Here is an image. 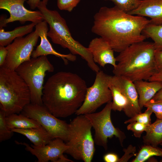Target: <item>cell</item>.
<instances>
[{"instance_id": "cell-27", "label": "cell", "mask_w": 162, "mask_h": 162, "mask_svg": "<svg viewBox=\"0 0 162 162\" xmlns=\"http://www.w3.org/2000/svg\"><path fill=\"white\" fill-rule=\"evenodd\" d=\"M152 113V112L150 110L147 108L144 112L136 115L129 119L125 121L124 123L128 124L133 122H137L146 125H149L151 124V116Z\"/></svg>"}, {"instance_id": "cell-2", "label": "cell", "mask_w": 162, "mask_h": 162, "mask_svg": "<svg viewBox=\"0 0 162 162\" xmlns=\"http://www.w3.org/2000/svg\"><path fill=\"white\" fill-rule=\"evenodd\" d=\"M87 88L85 81L77 74L58 72L44 86L43 104L55 116L67 117L75 114L82 105Z\"/></svg>"}, {"instance_id": "cell-17", "label": "cell", "mask_w": 162, "mask_h": 162, "mask_svg": "<svg viewBox=\"0 0 162 162\" xmlns=\"http://www.w3.org/2000/svg\"><path fill=\"white\" fill-rule=\"evenodd\" d=\"M128 14L150 18L149 24L162 25V0H142L138 7Z\"/></svg>"}, {"instance_id": "cell-3", "label": "cell", "mask_w": 162, "mask_h": 162, "mask_svg": "<svg viewBox=\"0 0 162 162\" xmlns=\"http://www.w3.org/2000/svg\"><path fill=\"white\" fill-rule=\"evenodd\" d=\"M155 50L153 42L143 41L131 45L116 57L118 63L113 68V73L133 82L148 81L157 73Z\"/></svg>"}, {"instance_id": "cell-37", "label": "cell", "mask_w": 162, "mask_h": 162, "mask_svg": "<svg viewBox=\"0 0 162 162\" xmlns=\"http://www.w3.org/2000/svg\"><path fill=\"white\" fill-rule=\"evenodd\" d=\"M152 99L155 100L162 99V88L155 94Z\"/></svg>"}, {"instance_id": "cell-5", "label": "cell", "mask_w": 162, "mask_h": 162, "mask_svg": "<svg viewBox=\"0 0 162 162\" xmlns=\"http://www.w3.org/2000/svg\"><path fill=\"white\" fill-rule=\"evenodd\" d=\"M31 103L29 88L15 70L0 68V108L6 116L22 112Z\"/></svg>"}, {"instance_id": "cell-8", "label": "cell", "mask_w": 162, "mask_h": 162, "mask_svg": "<svg viewBox=\"0 0 162 162\" xmlns=\"http://www.w3.org/2000/svg\"><path fill=\"white\" fill-rule=\"evenodd\" d=\"M109 87L112 96V110L123 111L130 118L142 112L138 95L133 82L121 76H111Z\"/></svg>"}, {"instance_id": "cell-28", "label": "cell", "mask_w": 162, "mask_h": 162, "mask_svg": "<svg viewBox=\"0 0 162 162\" xmlns=\"http://www.w3.org/2000/svg\"><path fill=\"white\" fill-rule=\"evenodd\" d=\"M144 106L154 112L157 118L162 119V99H151L145 104Z\"/></svg>"}, {"instance_id": "cell-35", "label": "cell", "mask_w": 162, "mask_h": 162, "mask_svg": "<svg viewBox=\"0 0 162 162\" xmlns=\"http://www.w3.org/2000/svg\"><path fill=\"white\" fill-rule=\"evenodd\" d=\"M49 0H42V1L46 5ZM41 1V0H28L27 1V3L31 9L34 10L37 8L38 5Z\"/></svg>"}, {"instance_id": "cell-11", "label": "cell", "mask_w": 162, "mask_h": 162, "mask_svg": "<svg viewBox=\"0 0 162 162\" xmlns=\"http://www.w3.org/2000/svg\"><path fill=\"white\" fill-rule=\"evenodd\" d=\"M22 114L37 121L53 139L68 141L69 124L55 116L43 105L30 103L22 111Z\"/></svg>"}, {"instance_id": "cell-33", "label": "cell", "mask_w": 162, "mask_h": 162, "mask_svg": "<svg viewBox=\"0 0 162 162\" xmlns=\"http://www.w3.org/2000/svg\"><path fill=\"white\" fill-rule=\"evenodd\" d=\"M103 160L105 162H118L119 158L116 154L109 153L104 155Z\"/></svg>"}, {"instance_id": "cell-7", "label": "cell", "mask_w": 162, "mask_h": 162, "mask_svg": "<svg viewBox=\"0 0 162 162\" xmlns=\"http://www.w3.org/2000/svg\"><path fill=\"white\" fill-rule=\"evenodd\" d=\"M54 70L46 56H41L22 63L15 70L29 88L31 103L43 104L42 97L46 72H53Z\"/></svg>"}, {"instance_id": "cell-36", "label": "cell", "mask_w": 162, "mask_h": 162, "mask_svg": "<svg viewBox=\"0 0 162 162\" xmlns=\"http://www.w3.org/2000/svg\"><path fill=\"white\" fill-rule=\"evenodd\" d=\"M149 81H158L162 83V74L156 73L148 80Z\"/></svg>"}, {"instance_id": "cell-6", "label": "cell", "mask_w": 162, "mask_h": 162, "mask_svg": "<svg viewBox=\"0 0 162 162\" xmlns=\"http://www.w3.org/2000/svg\"><path fill=\"white\" fill-rule=\"evenodd\" d=\"M92 125L84 115H78L69 124L66 153L74 159L91 162L95 151Z\"/></svg>"}, {"instance_id": "cell-19", "label": "cell", "mask_w": 162, "mask_h": 162, "mask_svg": "<svg viewBox=\"0 0 162 162\" xmlns=\"http://www.w3.org/2000/svg\"><path fill=\"white\" fill-rule=\"evenodd\" d=\"M11 130L14 132L24 136L33 145L37 146H44L54 139L43 128L28 129L14 128Z\"/></svg>"}, {"instance_id": "cell-9", "label": "cell", "mask_w": 162, "mask_h": 162, "mask_svg": "<svg viewBox=\"0 0 162 162\" xmlns=\"http://www.w3.org/2000/svg\"><path fill=\"white\" fill-rule=\"evenodd\" d=\"M112 104V101L109 102L101 111L84 115L94 129L95 144L103 147L106 150L108 148V138L115 136L118 138L123 147V141L126 138L125 133L112 124L111 118Z\"/></svg>"}, {"instance_id": "cell-14", "label": "cell", "mask_w": 162, "mask_h": 162, "mask_svg": "<svg viewBox=\"0 0 162 162\" xmlns=\"http://www.w3.org/2000/svg\"><path fill=\"white\" fill-rule=\"evenodd\" d=\"M64 141L61 139L55 138L47 144L41 146L33 145L30 146L26 142H15L17 144L25 146V149L34 155L37 158L38 162H48L50 161L53 162H73L63 155L68 148Z\"/></svg>"}, {"instance_id": "cell-24", "label": "cell", "mask_w": 162, "mask_h": 162, "mask_svg": "<svg viewBox=\"0 0 162 162\" xmlns=\"http://www.w3.org/2000/svg\"><path fill=\"white\" fill-rule=\"evenodd\" d=\"M153 156L162 157V149L158 146L145 144L141 147L132 162H144Z\"/></svg>"}, {"instance_id": "cell-21", "label": "cell", "mask_w": 162, "mask_h": 162, "mask_svg": "<svg viewBox=\"0 0 162 162\" xmlns=\"http://www.w3.org/2000/svg\"><path fill=\"white\" fill-rule=\"evenodd\" d=\"M36 24L32 22L26 25L15 28L11 31H5L3 28H0V46H7L16 38L22 37L32 32Z\"/></svg>"}, {"instance_id": "cell-30", "label": "cell", "mask_w": 162, "mask_h": 162, "mask_svg": "<svg viewBox=\"0 0 162 162\" xmlns=\"http://www.w3.org/2000/svg\"><path fill=\"white\" fill-rule=\"evenodd\" d=\"M146 125L137 122H133L130 123L127 126L128 130L132 131L134 136L136 138H140L142 133L145 131Z\"/></svg>"}, {"instance_id": "cell-4", "label": "cell", "mask_w": 162, "mask_h": 162, "mask_svg": "<svg viewBox=\"0 0 162 162\" xmlns=\"http://www.w3.org/2000/svg\"><path fill=\"white\" fill-rule=\"evenodd\" d=\"M46 5L41 1L37 8L42 14L44 20L50 27L47 36L52 42L67 48L70 53L79 55L87 62L89 68L96 73L100 70L94 62L92 55L88 49L72 37L65 20L56 10L48 9Z\"/></svg>"}, {"instance_id": "cell-29", "label": "cell", "mask_w": 162, "mask_h": 162, "mask_svg": "<svg viewBox=\"0 0 162 162\" xmlns=\"http://www.w3.org/2000/svg\"><path fill=\"white\" fill-rule=\"evenodd\" d=\"M57 5L61 10L70 12L80 2V0H57Z\"/></svg>"}, {"instance_id": "cell-12", "label": "cell", "mask_w": 162, "mask_h": 162, "mask_svg": "<svg viewBox=\"0 0 162 162\" xmlns=\"http://www.w3.org/2000/svg\"><path fill=\"white\" fill-rule=\"evenodd\" d=\"M39 37L38 34L35 29L25 37L15 39L13 42L6 46L8 54L2 67L15 70L22 63L29 60Z\"/></svg>"}, {"instance_id": "cell-10", "label": "cell", "mask_w": 162, "mask_h": 162, "mask_svg": "<svg viewBox=\"0 0 162 162\" xmlns=\"http://www.w3.org/2000/svg\"><path fill=\"white\" fill-rule=\"evenodd\" d=\"M111 76L102 70L96 73L93 84L87 88L84 101L75 114L94 112L103 104L112 101V94L109 87Z\"/></svg>"}, {"instance_id": "cell-39", "label": "cell", "mask_w": 162, "mask_h": 162, "mask_svg": "<svg viewBox=\"0 0 162 162\" xmlns=\"http://www.w3.org/2000/svg\"><path fill=\"white\" fill-rule=\"evenodd\" d=\"M160 145L162 146V143L160 144Z\"/></svg>"}, {"instance_id": "cell-25", "label": "cell", "mask_w": 162, "mask_h": 162, "mask_svg": "<svg viewBox=\"0 0 162 162\" xmlns=\"http://www.w3.org/2000/svg\"><path fill=\"white\" fill-rule=\"evenodd\" d=\"M113 2L115 6L127 13L134 10L140 5L142 0H104Z\"/></svg>"}, {"instance_id": "cell-31", "label": "cell", "mask_w": 162, "mask_h": 162, "mask_svg": "<svg viewBox=\"0 0 162 162\" xmlns=\"http://www.w3.org/2000/svg\"><path fill=\"white\" fill-rule=\"evenodd\" d=\"M124 154L119 158L118 162H127L129 159L134 156H136V149L135 146L131 145H129L127 148H124Z\"/></svg>"}, {"instance_id": "cell-32", "label": "cell", "mask_w": 162, "mask_h": 162, "mask_svg": "<svg viewBox=\"0 0 162 162\" xmlns=\"http://www.w3.org/2000/svg\"><path fill=\"white\" fill-rule=\"evenodd\" d=\"M154 57L157 73L162 74V51L155 50Z\"/></svg>"}, {"instance_id": "cell-34", "label": "cell", "mask_w": 162, "mask_h": 162, "mask_svg": "<svg viewBox=\"0 0 162 162\" xmlns=\"http://www.w3.org/2000/svg\"><path fill=\"white\" fill-rule=\"evenodd\" d=\"M8 50L5 46H0V66L4 65L8 54Z\"/></svg>"}, {"instance_id": "cell-23", "label": "cell", "mask_w": 162, "mask_h": 162, "mask_svg": "<svg viewBox=\"0 0 162 162\" xmlns=\"http://www.w3.org/2000/svg\"><path fill=\"white\" fill-rule=\"evenodd\" d=\"M142 33L147 38L153 41L155 50L162 51V25L148 24L143 30Z\"/></svg>"}, {"instance_id": "cell-38", "label": "cell", "mask_w": 162, "mask_h": 162, "mask_svg": "<svg viewBox=\"0 0 162 162\" xmlns=\"http://www.w3.org/2000/svg\"><path fill=\"white\" fill-rule=\"evenodd\" d=\"M160 162H162V159L160 160Z\"/></svg>"}, {"instance_id": "cell-16", "label": "cell", "mask_w": 162, "mask_h": 162, "mask_svg": "<svg viewBox=\"0 0 162 162\" xmlns=\"http://www.w3.org/2000/svg\"><path fill=\"white\" fill-rule=\"evenodd\" d=\"M88 48L95 63L103 67L107 64L111 65L113 68L116 66L114 50L102 38H96L92 39Z\"/></svg>"}, {"instance_id": "cell-15", "label": "cell", "mask_w": 162, "mask_h": 162, "mask_svg": "<svg viewBox=\"0 0 162 162\" xmlns=\"http://www.w3.org/2000/svg\"><path fill=\"white\" fill-rule=\"evenodd\" d=\"M47 24L46 21L44 20L36 24L35 26V29L40 38V42L36 49L33 51L31 56L32 58H36L41 56L53 55L61 58L66 64H68V61H75L76 59V55L71 53L67 54H61L53 48L47 38L48 30Z\"/></svg>"}, {"instance_id": "cell-20", "label": "cell", "mask_w": 162, "mask_h": 162, "mask_svg": "<svg viewBox=\"0 0 162 162\" xmlns=\"http://www.w3.org/2000/svg\"><path fill=\"white\" fill-rule=\"evenodd\" d=\"M6 122L11 129H28L43 128L37 121L23 114L14 113L5 117Z\"/></svg>"}, {"instance_id": "cell-18", "label": "cell", "mask_w": 162, "mask_h": 162, "mask_svg": "<svg viewBox=\"0 0 162 162\" xmlns=\"http://www.w3.org/2000/svg\"><path fill=\"white\" fill-rule=\"evenodd\" d=\"M133 82L138 95L139 104L141 110L145 104L162 88V83L159 82L141 80Z\"/></svg>"}, {"instance_id": "cell-26", "label": "cell", "mask_w": 162, "mask_h": 162, "mask_svg": "<svg viewBox=\"0 0 162 162\" xmlns=\"http://www.w3.org/2000/svg\"><path fill=\"white\" fill-rule=\"evenodd\" d=\"M6 116L4 112L0 110V142L10 139L13 133L8 125L5 120Z\"/></svg>"}, {"instance_id": "cell-13", "label": "cell", "mask_w": 162, "mask_h": 162, "mask_svg": "<svg viewBox=\"0 0 162 162\" xmlns=\"http://www.w3.org/2000/svg\"><path fill=\"white\" fill-rule=\"evenodd\" d=\"M26 0H0V9L7 10L10 14L8 18L1 16L0 28H3L7 24L14 21H19L21 24L27 21L37 24L44 20L43 15L39 10L32 11L24 7V3Z\"/></svg>"}, {"instance_id": "cell-22", "label": "cell", "mask_w": 162, "mask_h": 162, "mask_svg": "<svg viewBox=\"0 0 162 162\" xmlns=\"http://www.w3.org/2000/svg\"><path fill=\"white\" fill-rule=\"evenodd\" d=\"M146 134L143 137L145 144L157 147L162 143V119L157 118L153 123L147 126Z\"/></svg>"}, {"instance_id": "cell-1", "label": "cell", "mask_w": 162, "mask_h": 162, "mask_svg": "<svg viewBox=\"0 0 162 162\" xmlns=\"http://www.w3.org/2000/svg\"><path fill=\"white\" fill-rule=\"evenodd\" d=\"M94 19L92 32L106 41L116 52L119 53L146 38L142 32L149 20L125 13L115 6L101 7Z\"/></svg>"}]
</instances>
